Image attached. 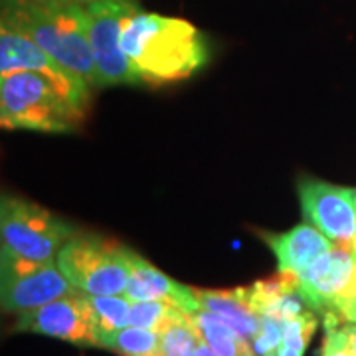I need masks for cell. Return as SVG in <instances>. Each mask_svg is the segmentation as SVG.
I'll use <instances>...</instances> for the list:
<instances>
[{"instance_id": "obj_7", "label": "cell", "mask_w": 356, "mask_h": 356, "mask_svg": "<svg viewBox=\"0 0 356 356\" xmlns=\"http://www.w3.org/2000/svg\"><path fill=\"white\" fill-rule=\"evenodd\" d=\"M133 6V0H102L86 6L88 38L95 62L97 88L139 83L121 46L123 22Z\"/></svg>"}, {"instance_id": "obj_3", "label": "cell", "mask_w": 356, "mask_h": 356, "mask_svg": "<svg viewBox=\"0 0 356 356\" xmlns=\"http://www.w3.org/2000/svg\"><path fill=\"white\" fill-rule=\"evenodd\" d=\"M88 107L65 93L50 77L36 72L0 76V129L72 133Z\"/></svg>"}, {"instance_id": "obj_14", "label": "cell", "mask_w": 356, "mask_h": 356, "mask_svg": "<svg viewBox=\"0 0 356 356\" xmlns=\"http://www.w3.org/2000/svg\"><path fill=\"white\" fill-rule=\"evenodd\" d=\"M248 295L259 315L280 318L283 323L309 309L297 289V275L285 271L252 283L248 287Z\"/></svg>"}, {"instance_id": "obj_21", "label": "cell", "mask_w": 356, "mask_h": 356, "mask_svg": "<svg viewBox=\"0 0 356 356\" xmlns=\"http://www.w3.org/2000/svg\"><path fill=\"white\" fill-rule=\"evenodd\" d=\"M200 343L202 337L191 315L178 318L177 323L161 332V346L165 356H196Z\"/></svg>"}, {"instance_id": "obj_24", "label": "cell", "mask_w": 356, "mask_h": 356, "mask_svg": "<svg viewBox=\"0 0 356 356\" xmlns=\"http://www.w3.org/2000/svg\"><path fill=\"white\" fill-rule=\"evenodd\" d=\"M332 313H337L344 323H356V297L341 303Z\"/></svg>"}, {"instance_id": "obj_23", "label": "cell", "mask_w": 356, "mask_h": 356, "mask_svg": "<svg viewBox=\"0 0 356 356\" xmlns=\"http://www.w3.org/2000/svg\"><path fill=\"white\" fill-rule=\"evenodd\" d=\"M341 317L332 311L325 313V327H327V334H325V343H323V350L321 356H355L348 344V334L344 331V327H339Z\"/></svg>"}, {"instance_id": "obj_29", "label": "cell", "mask_w": 356, "mask_h": 356, "mask_svg": "<svg viewBox=\"0 0 356 356\" xmlns=\"http://www.w3.org/2000/svg\"><path fill=\"white\" fill-rule=\"evenodd\" d=\"M0 2H4V0H0Z\"/></svg>"}, {"instance_id": "obj_8", "label": "cell", "mask_w": 356, "mask_h": 356, "mask_svg": "<svg viewBox=\"0 0 356 356\" xmlns=\"http://www.w3.org/2000/svg\"><path fill=\"white\" fill-rule=\"evenodd\" d=\"M14 331L42 334L76 346H99L89 295L77 289L38 309L20 313Z\"/></svg>"}, {"instance_id": "obj_11", "label": "cell", "mask_w": 356, "mask_h": 356, "mask_svg": "<svg viewBox=\"0 0 356 356\" xmlns=\"http://www.w3.org/2000/svg\"><path fill=\"white\" fill-rule=\"evenodd\" d=\"M14 72H36L50 77L79 105L89 107L91 88L81 77L62 67L20 30L0 20V76Z\"/></svg>"}, {"instance_id": "obj_4", "label": "cell", "mask_w": 356, "mask_h": 356, "mask_svg": "<svg viewBox=\"0 0 356 356\" xmlns=\"http://www.w3.org/2000/svg\"><path fill=\"white\" fill-rule=\"evenodd\" d=\"M56 264L72 287L86 295H123L131 275L129 248L95 234L76 232Z\"/></svg>"}, {"instance_id": "obj_25", "label": "cell", "mask_w": 356, "mask_h": 356, "mask_svg": "<svg viewBox=\"0 0 356 356\" xmlns=\"http://www.w3.org/2000/svg\"><path fill=\"white\" fill-rule=\"evenodd\" d=\"M344 331L348 334V344H350V350L356 356V323H346L344 325Z\"/></svg>"}, {"instance_id": "obj_10", "label": "cell", "mask_w": 356, "mask_h": 356, "mask_svg": "<svg viewBox=\"0 0 356 356\" xmlns=\"http://www.w3.org/2000/svg\"><path fill=\"white\" fill-rule=\"evenodd\" d=\"M299 200L307 220L332 243L348 245L356 236V191L305 178L299 182Z\"/></svg>"}, {"instance_id": "obj_22", "label": "cell", "mask_w": 356, "mask_h": 356, "mask_svg": "<svg viewBox=\"0 0 356 356\" xmlns=\"http://www.w3.org/2000/svg\"><path fill=\"white\" fill-rule=\"evenodd\" d=\"M283 327L285 323L280 318L261 315V327L252 344L257 356H280L281 341H283Z\"/></svg>"}, {"instance_id": "obj_5", "label": "cell", "mask_w": 356, "mask_h": 356, "mask_svg": "<svg viewBox=\"0 0 356 356\" xmlns=\"http://www.w3.org/2000/svg\"><path fill=\"white\" fill-rule=\"evenodd\" d=\"M77 229L48 208L0 194V248L24 259L51 264Z\"/></svg>"}, {"instance_id": "obj_19", "label": "cell", "mask_w": 356, "mask_h": 356, "mask_svg": "<svg viewBox=\"0 0 356 356\" xmlns=\"http://www.w3.org/2000/svg\"><path fill=\"white\" fill-rule=\"evenodd\" d=\"M186 315L188 313H184L180 307L166 303V301H137V303H131L129 325L163 332L172 323H177L178 318L186 317Z\"/></svg>"}, {"instance_id": "obj_16", "label": "cell", "mask_w": 356, "mask_h": 356, "mask_svg": "<svg viewBox=\"0 0 356 356\" xmlns=\"http://www.w3.org/2000/svg\"><path fill=\"white\" fill-rule=\"evenodd\" d=\"M206 346L216 356H257L254 344L228 325L224 318L208 311H196L191 315Z\"/></svg>"}, {"instance_id": "obj_2", "label": "cell", "mask_w": 356, "mask_h": 356, "mask_svg": "<svg viewBox=\"0 0 356 356\" xmlns=\"http://www.w3.org/2000/svg\"><path fill=\"white\" fill-rule=\"evenodd\" d=\"M0 20L20 30L67 72L97 88L86 8L62 0H4Z\"/></svg>"}, {"instance_id": "obj_20", "label": "cell", "mask_w": 356, "mask_h": 356, "mask_svg": "<svg viewBox=\"0 0 356 356\" xmlns=\"http://www.w3.org/2000/svg\"><path fill=\"white\" fill-rule=\"evenodd\" d=\"M318 327V318L313 309H305L297 317L289 318L283 327V341H281L280 356H303L311 339L315 337Z\"/></svg>"}, {"instance_id": "obj_15", "label": "cell", "mask_w": 356, "mask_h": 356, "mask_svg": "<svg viewBox=\"0 0 356 356\" xmlns=\"http://www.w3.org/2000/svg\"><path fill=\"white\" fill-rule=\"evenodd\" d=\"M202 311L214 313L224 318L236 331L243 334L250 343L254 341L261 327V315L252 307L248 287L236 289H194Z\"/></svg>"}, {"instance_id": "obj_6", "label": "cell", "mask_w": 356, "mask_h": 356, "mask_svg": "<svg viewBox=\"0 0 356 356\" xmlns=\"http://www.w3.org/2000/svg\"><path fill=\"white\" fill-rule=\"evenodd\" d=\"M76 291L56 261L24 259L0 248V309L26 313Z\"/></svg>"}, {"instance_id": "obj_27", "label": "cell", "mask_w": 356, "mask_h": 356, "mask_svg": "<svg viewBox=\"0 0 356 356\" xmlns=\"http://www.w3.org/2000/svg\"><path fill=\"white\" fill-rule=\"evenodd\" d=\"M196 356H216L208 346H206V343H200V346H198V350H196Z\"/></svg>"}, {"instance_id": "obj_28", "label": "cell", "mask_w": 356, "mask_h": 356, "mask_svg": "<svg viewBox=\"0 0 356 356\" xmlns=\"http://www.w3.org/2000/svg\"><path fill=\"white\" fill-rule=\"evenodd\" d=\"M348 248H350V252H353V254L356 255V236H355V238H353V242L348 243Z\"/></svg>"}, {"instance_id": "obj_26", "label": "cell", "mask_w": 356, "mask_h": 356, "mask_svg": "<svg viewBox=\"0 0 356 356\" xmlns=\"http://www.w3.org/2000/svg\"><path fill=\"white\" fill-rule=\"evenodd\" d=\"M62 2H67V4H76V6L86 8V6H89V4H95V2H102V0H62Z\"/></svg>"}, {"instance_id": "obj_13", "label": "cell", "mask_w": 356, "mask_h": 356, "mask_svg": "<svg viewBox=\"0 0 356 356\" xmlns=\"http://www.w3.org/2000/svg\"><path fill=\"white\" fill-rule=\"evenodd\" d=\"M259 236L277 257V269L293 275H299L315 259L334 248V243L313 224H297L281 234L259 232Z\"/></svg>"}, {"instance_id": "obj_1", "label": "cell", "mask_w": 356, "mask_h": 356, "mask_svg": "<svg viewBox=\"0 0 356 356\" xmlns=\"http://www.w3.org/2000/svg\"><path fill=\"white\" fill-rule=\"evenodd\" d=\"M121 46L139 83L186 79L210 58L206 36L188 20L143 13L137 6L123 22Z\"/></svg>"}, {"instance_id": "obj_9", "label": "cell", "mask_w": 356, "mask_h": 356, "mask_svg": "<svg viewBox=\"0 0 356 356\" xmlns=\"http://www.w3.org/2000/svg\"><path fill=\"white\" fill-rule=\"evenodd\" d=\"M297 289L309 309L327 313L356 297V255L337 245L297 275Z\"/></svg>"}, {"instance_id": "obj_17", "label": "cell", "mask_w": 356, "mask_h": 356, "mask_svg": "<svg viewBox=\"0 0 356 356\" xmlns=\"http://www.w3.org/2000/svg\"><path fill=\"white\" fill-rule=\"evenodd\" d=\"M102 348L113 350L119 356H159L163 353L161 332L133 325L103 339Z\"/></svg>"}, {"instance_id": "obj_12", "label": "cell", "mask_w": 356, "mask_h": 356, "mask_svg": "<svg viewBox=\"0 0 356 356\" xmlns=\"http://www.w3.org/2000/svg\"><path fill=\"white\" fill-rule=\"evenodd\" d=\"M129 261H131V275H129L125 297L131 303L137 301H166L180 307L184 313L194 315L200 311V303L196 299V293L192 287H186L178 281L170 280L159 267L151 261L129 250Z\"/></svg>"}, {"instance_id": "obj_18", "label": "cell", "mask_w": 356, "mask_h": 356, "mask_svg": "<svg viewBox=\"0 0 356 356\" xmlns=\"http://www.w3.org/2000/svg\"><path fill=\"white\" fill-rule=\"evenodd\" d=\"M89 305L99 334V346L103 339L129 327L131 301L125 295H89Z\"/></svg>"}]
</instances>
